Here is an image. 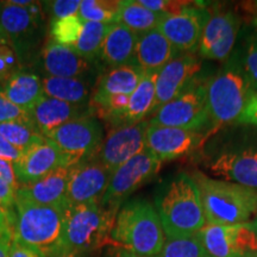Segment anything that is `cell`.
Returning a JSON list of instances; mask_svg holds the SVG:
<instances>
[{
	"label": "cell",
	"mask_w": 257,
	"mask_h": 257,
	"mask_svg": "<svg viewBox=\"0 0 257 257\" xmlns=\"http://www.w3.org/2000/svg\"><path fill=\"white\" fill-rule=\"evenodd\" d=\"M155 208L167 238L194 236L206 225L200 193L187 173H179L162 188Z\"/></svg>",
	"instance_id": "cell-1"
},
{
	"label": "cell",
	"mask_w": 257,
	"mask_h": 257,
	"mask_svg": "<svg viewBox=\"0 0 257 257\" xmlns=\"http://www.w3.org/2000/svg\"><path fill=\"white\" fill-rule=\"evenodd\" d=\"M191 176L200 193L206 224H243L257 214V189L211 178L201 172Z\"/></svg>",
	"instance_id": "cell-2"
},
{
	"label": "cell",
	"mask_w": 257,
	"mask_h": 257,
	"mask_svg": "<svg viewBox=\"0 0 257 257\" xmlns=\"http://www.w3.org/2000/svg\"><path fill=\"white\" fill-rule=\"evenodd\" d=\"M111 238L144 257H156L166 243V233L156 208L149 201L137 199L118 211Z\"/></svg>",
	"instance_id": "cell-3"
},
{
	"label": "cell",
	"mask_w": 257,
	"mask_h": 257,
	"mask_svg": "<svg viewBox=\"0 0 257 257\" xmlns=\"http://www.w3.org/2000/svg\"><path fill=\"white\" fill-rule=\"evenodd\" d=\"M252 95L238 51L207 82L211 134L223 125L236 123Z\"/></svg>",
	"instance_id": "cell-4"
},
{
	"label": "cell",
	"mask_w": 257,
	"mask_h": 257,
	"mask_svg": "<svg viewBox=\"0 0 257 257\" xmlns=\"http://www.w3.org/2000/svg\"><path fill=\"white\" fill-rule=\"evenodd\" d=\"M63 207L38 205L16 195L14 238L34 248L46 257L62 251Z\"/></svg>",
	"instance_id": "cell-5"
},
{
	"label": "cell",
	"mask_w": 257,
	"mask_h": 257,
	"mask_svg": "<svg viewBox=\"0 0 257 257\" xmlns=\"http://www.w3.org/2000/svg\"><path fill=\"white\" fill-rule=\"evenodd\" d=\"M117 213V210L101 204L67 206L64 211L63 250L91 255L105 245H114L111 233Z\"/></svg>",
	"instance_id": "cell-6"
},
{
	"label": "cell",
	"mask_w": 257,
	"mask_h": 257,
	"mask_svg": "<svg viewBox=\"0 0 257 257\" xmlns=\"http://www.w3.org/2000/svg\"><path fill=\"white\" fill-rule=\"evenodd\" d=\"M150 124L202 131L211 135L207 106V82L195 81L172 101L154 111Z\"/></svg>",
	"instance_id": "cell-7"
},
{
	"label": "cell",
	"mask_w": 257,
	"mask_h": 257,
	"mask_svg": "<svg viewBox=\"0 0 257 257\" xmlns=\"http://www.w3.org/2000/svg\"><path fill=\"white\" fill-rule=\"evenodd\" d=\"M205 169L216 179L257 189V137L223 147L208 157Z\"/></svg>",
	"instance_id": "cell-8"
},
{
	"label": "cell",
	"mask_w": 257,
	"mask_h": 257,
	"mask_svg": "<svg viewBox=\"0 0 257 257\" xmlns=\"http://www.w3.org/2000/svg\"><path fill=\"white\" fill-rule=\"evenodd\" d=\"M55 144L68 167L93 159L104 140L102 126L94 117H82L61 125L46 136Z\"/></svg>",
	"instance_id": "cell-9"
},
{
	"label": "cell",
	"mask_w": 257,
	"mask_h": 257,
	"mask_svg": "<svg viewBox=\"0 0 257 257\" xmlns=\"http://www.w3.org/2000/svg\"><path fill=\"white\" fill-rule=\"evenodd\" d=\"M162 162L148 150L140 153L112 173L101 205L119 211L125 199L155 178Z\"/></svg>",
	"instance_id": "cell-10"
},
{
	"label": "cell",
	"mask_w": 257,
	"mask_h": 257,
	"mask_svg": "<svg viewBox=\"0 0 257 257\" xmlns=\"http://www.w3.org/2000/svg\"><path fill=\"white\" fill-rule=\"evenodd\" d=\"M41 4L35 2L23 8L0 2V38L8 42L19 56L38 41L43 19Z\"/></svg>",
	"instance_id": "cell-11"
},
{
	"label": "cell",
	"mask_w": 257,
	"mask_h": 257,
	"mask_svg": "<svg viewBox=\"0 0 257 257\" xmlns=\"http://www.w3.org/2000/svg\"><path fill=\"white\" fill-rule=\"evenodd\" d=\"M149 119L124 124L108 130L95 159L113 173L121 165L146 150V134Z\"/></svg>",
	"instance_id": "cell-12"
},
{
	"label": "cell",
	"mask_w": 257,
	"mask_h": 257,
	"mask_svg": "<svg viewBox=\"0 0 257 257\" xmlns=\"http://www.w3.org/2000/svg\"><path fill=\"white\" fill-rule=\"evenodd\" d=\"M207 133L185 128L160 126L150 124L146 134V150L161 162H168L191 155L199 149L207 137Z\"/></svg>",
	"instance_id": "cell-13"
},
{
	"label": "cell",
	"mask_w": 257,
	"mask_h": 257,
	"mask_svg": "<svg viewBox=\"0 0 257 257\" xmlns=\"http://www.w3.org/2000/svg\"><path fill=\"white\" fill-rule=\"evenodd\" d=\"M112 173L95 157L72 167L67 189V206L101 204Z\"/></svg>",
	"instance_id": "cell-14"
},
{
	"label": "cell",
	"mask_w": 257,
	"mask_h": 257,
	"mask_svg": "<svg viewBox=\"0 0 257 257\" xmlns=\"http://www.w3.org/2000/svg\"><path fill=\"white\" fill-rule=\"evenodd\" d=\"M208 18L210 14L206 10L189 5L176 14L163 16L157 30L179 53H194L199 49Z\"/></svg>",
	"instance_id": "cell-15"
},
{
	"label": "cell",
	"mask_w": 257,
	"mask_h": 257,
	"mask_svg": "<svg viewBox=\"0 0 257 257\" xmlns=\"http://www.w3.org/2000/svg\"><path fill=\"white\" fill-rule=\"evenodd\" d=\"M200 69L201 62L194 53H181L167 63L156 73L155 110L191 87Z\"/></svg>",
	"instance_id": "cell-16"
},
{
	"label": "cell",
	"mask_w": 257,
	"mask_h": 257,
	"mask_svg": "<svg viewBox=\"0 0 257 257\" xmlns=\"http://www.w3.org/2000/svg\"><path fill=\"white\" fill-rule=\"evenodd\" d=\"M239 18L231 11L210 15L199 44V55L213 61H226L232 55L239 30Z\"/></svg>",
	"instance_id": "cell-17"
},
{
	"label": "cell",
	"mask_w": 257,
	"mask_h": 257,
	"mask_svg": "<svg viewBox=\"0 0 257 257\" xmlns=\"http://www.w3.org/2000/svg\"><path fill=\"white\" fill-rule=\"evenodd\" d=\"M60 167H68V163L55 144L46 138L43 143L22 154L21 159L14 163L18 187L34 184Z\"/></svg>",
	"instance_id": "cell-18"
},
{
	"label": "cell",
	"mask_w": 257,
	"mask_h": 257,
	"mask_svg": "<svg viewBox=\"0 0 257 257\" xmlns=\"http://www.w3.org/2000/svg\"><path fill=\"white\" fill-rule=\"evenodd\" d=\"M72 167H60L31 185L19 186L16 195L38 205L67 207V189Z\"/></svg>",
	"instance_id": "cell-19"
},
{
	"label": "cell",
	"mask_w": 257,
	"mask_h": 257,
	"mask_svg": "<svg viewBox=\"0 0 257 257\" xmlns=\"http://www.w3.org/2000/svg\"><path fill=\"white\" fill-rule=\"evenodd\" d=\"M91 113L89 106L70 104L43 95L30 111V117L37 130L46 137L61 125L78 118L88 117Z\"/></svg>",
	"instance_id": "cell-20"
},
{
	"label": "cell",
	"mask_w": 257,
	"mask_h": 257,
	"mask_svg": "<svg viewBox=\"0 0 257 257\" xmlns=\"http://www.w3.org/2000/svg\"><path fill=\"white\" fill-rule=\"evenodd\" d=\"M144 74L146 73L135 63L110 68V70L102 74L98 79V82L92 91L88 102L89 110L113 95H130L140 85Z\"/></svg>",
	"instance_id": "cell-21"
},
{
	"label": "cell",
	"mask_w": 257,
	"mask_h": 257,
	"mask_svg": "<svg viewBox=\"0 0 257 257\" xmlns=\"http://www.w3.org/2000/svg\"><path fill=\"white\" fill-rule=\"evenodd\" d=\"M179 54L173 44L155 29L138 36L135 64L146 74H156Z\"/></svg>",
	"instance_id": "cell-22"
},
{
	"label": "cell",
	"mask_w": 257,
	"mask_h": 257,
	"mask_svg": "<svg viewBox=\"0 0 257 257\" xmlns=\"http://www.w3.org/2000/svg\"><path fill=\"white\" fill-rule=\"evenodd\" d=\"M42 59L48 76L54 78H81L91 70L92 62L80 56L73 48L61 46L53 40L44 46Z\"/></svg>",
	"instance_id": "cell-23"
},
{
	"label": "cell",
	"mask_w": 257,
	"mask_h": 257,
	"mask_svg": "<svg viewBox=\"0 0 257 257\" xmlns=\"http://www.w3.org/2000/svg\"><path fill=\"white\" fill-rule=\"evenodd\" d=\"M138 36L124 25L114 23L102 44L100 60L110 68L135 63Z\"/></svg>",
	"instance_id": "cell-24"
},
{
	"label": "cell",
	"mask_w": 257,
	"mask_h": 257,
	"mask_svg": "<svg viewBox=\"0 0 257 257\" xmlns=\"http://www.w3.org/2000/svg\"><path fill=\"white\" fill-rule=\"evenodd\" d=\"M2 89L12 104L28 112H30L44 95L40 76L23 70L6 81Z\"/></svg>",
	"instance_id": "cell-25"
},
{
	"label": "cell",
	"mask_w": 257,
	"mask_h": 257,
	"mask_svg": "<svg viewBox=\"0 0 257 257\" xmlns=\"http://www.w3.org/2000/svg\"><path fill=\"white\" fill-rule=\"evenodd\" d=\"M237 225L206 224L197 233L211 257H239L237 246Z\"/></svg>",
	"instance_id": "cell-26"
},
{
	"label": "cell",
	"mask_w": 257,
	"mask_h": 257,
	"mask_svg": "<svg viewBox=\"0 0 257 257\" xmlns=\"http://www.w3.org/2000/svg\"><path fill=\"white\" fill-rule=\"evenodd\" d=\"M42 87L46 96L76 105H86L92 95L91 83L82 78H54L42 79Z\"/></svg>",
	"instance_id": "cell-27"
},
{
	"label": "cell",
	"mask_w": 257,
	"mask_h": 257,
	"mask_svg": "<svg viewBox=\"0 0 257 257\" xmlns=\"http://www.w3.org/2000/svg\"><path fill=\"white\" fill-rule=\"evenodd\" d=\"M156 74H144L137 88L130 94L128 105L124 115V124L140 123L147 119L155 110Z\"/></svg>",
	"instance_id": "cell-28"
},
{
	"label": "cell",
	"mask_w": 257,
	"mask_h": 257,
	"mask_svg": "<svg viewBox=\"0 0 257 257\" xmlns=\"http://www.w3.org/2000/svg\"><path fill=\"white\" fill-rule=\"evenodd\" d=\"M163 16L165 15L144 8L138 0H124L119 2L117 23L124 25L138 35H142L144 32L157 29Z\"/></svg>",
	"instance_id": "cell-29"
},
{
	"label": "cell",
	"mask_w": 257,
	"mask_h": 257,
	"mask_svg": "<svg viewBox=\"0 0 257 257\" xmlns=\"http://www.w3.org/2000/svg\"><path fill=\"white\" fill-rule=\"evenodd\" d=\"M0 135L22 154L46 141L32 121L16 120L0 124Z\"/></svg>",
	"instance_id": "cell-30"
},
{
	"label": "cell",
	"mask_w": 257,
	"mask_h": 257,
	"mask_svg": "<svg viewBox=\"0 0 257 257\" xmlns=\"http://www.w3.org/2000/svg\"><path fill=\"white\" fill-rule=\"evenodd\" d=\"M113 24L83 22L81 35L73 49L89 62L100 59L102 44Z\"/></svg>",
	"instance_id": "cell-31"
},
{
	"label": "cell",
	"mask_w": 257,
	"mask_h": 257,
	"mask_svg": "<svg viewBox=\"0 0 257 257\" xmlns=\"http://www.w3.org/2000/svg\"><path fill=\"white\" fill-rule=\"evenodd\" d=\"M119 2L110 0H82L80 3L79 17L83 22L113 24L117 23Z\"/></svg>",
	"instance_id": "cell-32"
},
{
	"label": "cell",
	"mask_w": 257,
	"mask_h": 257,
	"mask_svg": "<svg viewBox=\"0 0 257 257\" xmlns=\"http://www.w3.org/2000/svg\"><path fill=\"white\" fill-rule=\"evenodd\" d=\"M83 27V21L79 15L62 19H51L50 40L61 46L74 48L79 41Z\"/></svg>",
	"instance_id": "cell-33"
},
{
	"label": "cell",
	"mask_w": 257,
	"mask_h": 257,
	"mask_svg": "<svg viewBox=\"0 0 257 257\" xmlns=\"http://www.w3.org/2000/svg\"><path fill=\"white\" fill-rule=\"evenodd\" d=\"M156 257H211L198 234L185 238H167L162 251Z\"/></svg>",
	"instance_id": "cell-34"
},
{
	"label": "cell",
	"mask_w": 257,
	"mask_h": 257,
	"mask_svg": "<svg viewBox=\"0 0 257 257\" xmlns=\"http://www.w3.org/2000/svg\"><path fill=\"white\" fill-rule=\"evenodd\" d=\"M18 72H22L21 56L8 42L0 38V82L4 85Z\"/></svg>",
	"instance_id": "cell-35"
},
{
	"label": "cell",
	"mask_w": 257,
	"mask_h": 257,
	"mask_svg": "<svg viewBox=\"0 0 257 257\" xmlns=\"http://www.w3.org/2000/svg\"><path fill=\"white\" fill-rule=\"evenodd\" d=\"M242 66L252 94L257 93V32L249 37L244 53H240Z\"/></svg>",
	"instance_id": "cell-36"
},
{
	"label": "cell",
	"mask_w": 257,
	"mask_h": 257,
	"mask_svg": "<svg viewBox=\"0 0 257 257\" xmlns=\"http://www.w3.org/2000/svg\"><path fill=\"white\" fill-rule=\"evenodd\" d=\"M32 121L30 112L22 110L21 107L12 104L0 88V124L9 121Z\"/></svg>",
	"instance_id": "cell-37"
},
{
	"label": "cell",
	"mask_w": 257,
	"mask_h": 257,
	"mask_svg": "<svg viewBox=\"0 0 257 257\" xmlns=\"http://www.w3.org/2000/svg\"><path fill=\"white\" fill-rule=\"evenodd\" d=\"M141 5L150 11L162 15H172L182 11L191 4L186 2H172V0H138Z\"/></svg>",
	"instance_id": "cell-38"
},
{
	"label": "cell",
	"mask_w": 257,
	"mask_h": 257,
	"mask_svg": "<svg viewBox=\"0 0 257 257\" xmlns=\"http://www.w3.org/2000/svg\"><path fill=\"white\" fill-rule=\"evenodd\" d=\"M80 0H56L48 3L50 8L51 19H62L79 15Z\"/></svg>",
	"instance_id": "cell-39"
},
{
	"label": "cell",
	"mask_w": 257,
	"mask_h": 257,
	"mask_svg": "<svg viewBox=\"0 0 257 257\" xmlns=\"http://www.w3.org/2000/svg\"><path fill=\"white\" fill-rule=\"evenodd\" d=\"M16 192L17 189L14 186L0 178V205L3 207L14 211L16 205Z\"/></svg>",
	"instance_id": "cell-40"
},
{
	"label": "cell",
	"mask_w": 257,
	"mask_h": 257,
	"mask_svg": "<svg viewBox=\"0 0 257 257\" xmlns=\"http://www.w3.org/2000/svg\"><path fill=\"white\" fill-rule=\"evenodd\" d=\"M236 123L257 126V93L250 98L248 105L245 106Z\"/></svg>",
	"instance_id": "cell-41"
},
{
	"label": "cell",
	"mask_w": 257,
	"mask_h": 257,
	"mask_svg": "<svg viewBox=\"0 0 257 257\" xmlns=\"http://www.w3.org/2000/svg\"><path fill=\"white\" fill-rule=\"evenodd\" d=\"M10 257H46L34 248L25 245V244L18 242L17 239H12L11 249H10Z\"/></svg>",
	"instance_id": "cell-42"
},
{
	"label": "cell",
	"mask_w": 257,
	"mask_h": 257,
	"mask_svg": "<svg viewBox=\"0 0 257 257\" xmlns=\"http://www.w3.org/2000/svg\"><path fill=\"white\" fill-rule=\"evenodd\" d=\"M21 156L22 153L16 149L15 147H12L11 144L0 135V157L9 161V162H11L12 165H14L15 162H17V161L21 159Z\"/></svg>",
	"instance_id": "cell-43"
},
{
	"label": "cell",
	"mask_w": 257,
	"mask_h": 257,
	"mask_svg": "<svg viewBox=\"0 0 257 257\" xmlns=\"http://www.w3.org/2000/svg\"><path fill=\"white\" fill-rule=\"evenodd\" d=\"M15 212L0 205V233L14 232Z\"/></svg>",
	"instance_id": "cell-44"
},
{
	"label": "cell",
	"mask_w": 257,
	"mask_h": 257,
	"mask_svg": "<svg viewBox=\"0 0 257 257\" xmlns=\"http://www.w3.org/2000/svg\"><path fill=\"white\" fill-rule=\"evenodd\" d=\"M0 178L8 181L10 185H12L16 189H18V182L16 179L14 165L9 161L0 157Z\"/></svg>",
	"instance_id": "cell-45"
},
{
	"label": "cell",
	"mask_w": 257,
	"mask_h": 257,
	"mask_svg": "<svg viewBox=\"0 0 257 257\" xmlns=\"http://www.w3.org/2000/svg\"><path fill=\"white\" fill-rule=\"evenodd\" d=\"M105 257H144L142 255L131 251L126 248L119 245H111L108 246L105 252Z\"/></svg>",
	"instance_id": "cell-46"
},
{
	"label": "cell",
	"mask_w": 257,
	"mask_h": 257,
	"mask_svg": "<svg viewBox=\"0 0 257 257\" xmlns=\"http://www.w3.org/2000/svg\"><path fill=\"white\" fill-rule=\"evenodd\" d=\"M12 239H14V232L0 233V257H10Z\"/></svg>",
	"instance_id": "cell-47"
},
{
	"label": "cell",
	"mask_w": 257,
	"mask_h": 257,
	"mask_svg": "<svg viewBox=\"0 0 257 257\" xmlns=\"http://www.w3.org/2000/svg\"><path fill=\"white\" fill-rule=\"evenodd\" d=\"M88 255H85V253L76 252V251H70V250H63L61 251L57 257H87Z\"/></svg>",
	"instance_id": "cell-48"
},
{
	"label": "cell",
	"mask_w": 257,
	"mask_h": 257,
	"mask_svg": "<svg viewBox=\"0 0 257 257\" xmlns=\"http://www.w3.org/2000/svg\"><path fill=\"white\" fill-rule=\"evenodd\" d=\"M252 11H251V14H252V24L255 25V27L257 28V2H255V3H252Z\"/></svg>",
	"instance_id": "cell-49"
},
{
	"label": "cell",
	"mask_w": 257,
	"mask_h": 257,
	"mask_svg": "<svg viewBox=\"0 0 257 257\" xmlns=\"http://www.w3.org/2000/svg\"><path fill=\"white\" fill-rule=\"evenodd\" d=\"M250 223H251V225H252V226H253V227H255V230L257 231V214H256V216H255V217H253V218H252V219H251V220H250Z\"/></svg>",
	"instance_id": "cell-50"
}]
</instances>
